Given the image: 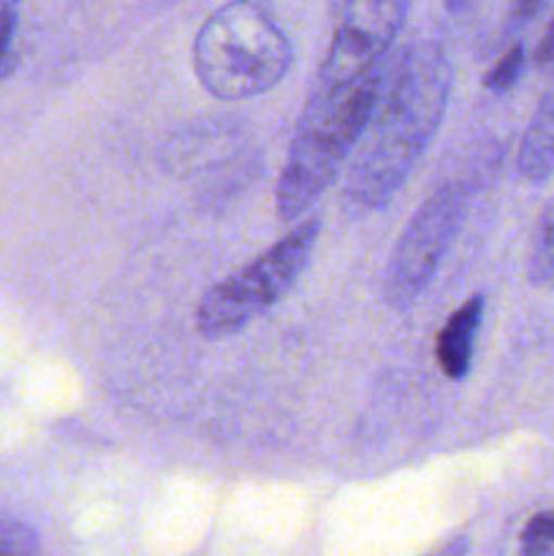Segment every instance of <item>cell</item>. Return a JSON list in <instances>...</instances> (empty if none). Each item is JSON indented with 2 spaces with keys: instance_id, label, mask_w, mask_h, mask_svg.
<instances>
[{
  "instance_id": "obj_5",
  "label": "cell",
  "mask_w": 554,
  "mask_h": 556,
  "mask_svg": "<svg viewBox=\"0 0 554 556\" xmlns=\"http://www.w3.org/2000/svg\"><path fill=\"white\" fill-rule=\"evenodd\" d=\"M467 195L462 182H443L411 217L383 271V302L391 309H411L435 280L465 220Z\"/></svg>"
},
{
  "instance_id": "obj_3",
  "label": "cell",
  "mask_w": 554,
  "mask_h": 556,
  "mask_svg": "<svg viewBox=\"0 0 554 556\" xmlns=\"http://www.w3.org/2000/svg\"><path fill=\"white\" fill-rule=\"evenodd\" d=\"M291 63L293 43L266 0H228L196 33V79L217 101L269 92L286 79Z\"/></svg>"
},
{
  "instance_id": "obj_10",
  "label": "cell",
  "mask_w": 554,
  "mask_h": 556,
  "mask_svg": "<svg viewBox=\"0 0 554 556\" xmlns=\"http://www.w3.org/2000/svg\"><path fill=\"white\" fill-rule=\"evenodd\" d=\"M521 556H554V508L532 516L519 535Z\"/></svg>"
},
{
  "instance_id": "obj_11",
  "label": "cell",
  "mask_w": 554,
  "mask_h": 556,
  "mask_svg": "<svg viewBox=\"0 0 554 556\" xmlns=\"http://www.w3.org/2000/svg\"><path fill=\"white\" fill-rule=\"evenodd\" d=\"M525 65H527L525 47H521V43H514V47L505 49V52L500 54L498 63L487 71V76H483V87H487L489 92H508L511 87L521 79Z\"/></svg>"
},
{
  "instance_id": "obj_13",
  "label": "cell",
  "mask_w": 554,
  "mask_h": 556,
  "mask_svg": "<svg viewBox=\"0 0 554 556\" xmlns=\"http://www.w3.org/2000/svg\"><path fill=\"white\" fill-rule=\"evenodd\" d=\"M22 0H0V74L5 68V60H9L11 41H14L16 30V9H20Z\"/></svg>"
},
{
  "instance_id": "obj_9",
  "label": "cell",
  "mask_w": 554,
  "mask_h": 556,
  "mask_svg": "<svg viewBox=\"0 0 554 556\" xmlns=\"http://www.w3.org/2000/svg\"><path fill=\"white\" fill-rule=\"evenodd\" d=\"M527 280L536 288H554V199L543 210L532 233L530 255H527Z\"/></svg>"
},
{
  "instance_id": "obj_16",
  "label": "cell",
  "mask_w": 554,
  "mask_h": 556,
  "mask_svg": "<svg viewBox=\"0 0 554 556\" xmlns=\"http://www.w3.org/2000/svg\"><path fill=\"white\" fill-rule=\"evenodd\" d=\"M476 3L478 0H443L445 11H451V14H465V11H470Z\"/></svg>"
},
{
  "instance_id": "obj_7",
  "label": "cell",
  "mask_w": 554,
  "mask_h": 556,
  "mask_svg": "<svg viewBox=\"0 0 554 556\" xmlns=\"http://www.w3.org/2000/svg\"><path fill=\"white\" fill-rule=\"evenodd\" d=\"M483 313H487V299L483 293L467 296L449 320L443 329L438 331L435 340V358H438L440 372L449 380H465L470 375L473 356H476V342L478 331H481Z\"/></svg>"
},
{
  "instance_id": "obj_8",
  "label": "cell",
  "mask_w": 554,
  "mask_h": 556,
  "mask_svg": "<svg viewBox=\"0 0 554 556\" xmlns=\"http://www.w3.org/2000/svg\"><path fill=\"white\" fill-rule=\"evenodd\" d=\"M516 166L525 182L543 185L554 177V92H546L521 136Z\"/></svg>"
},
{
  "instance_id": "obj_1",
  "label": "cell",
  "mask_w": 554,
  "mask_h": 556,
  "mask_svg": "<svg viewBox=\"0 0 554 556\" xmlns=\"http://www.w3.org/2000/svg\"><path fill=\"white\" fill-rule=\"evenodd\" d=\"M451 79L449 54L438 41H416L389 65L342 185L351 210L373 212L394 199L443 123Z\"/></svg>"
},
{
  "instance_id": "obj_15",
  "label": "cell",
  "mask_w": 554,
  "mask_h": 556,
  "mask_svg": "<svg viewBox=\"0 0 554 556\" xmlns=\"http://www.w3.org/2000/svg\"><path fill=\"white\" fill-rule=\"evenodd\" d=\"M543 3L546 0H514L511 3V20H514V25H527L543 9Z\"/></svg>"
},
{
  "instance_id": "obj_12",
  "label": "cell",
  "mask_w": 554,
  "mask_h": 556,
  "mask_svg": "<svg viewBox=\"0 0 554 556\" xmlns=\"http://www.w3.org/2000/svg\"><path fill=\"white\" fill-rule=\"evenodd\" d=\"M41 543H38L36 530L30 525L11 516H0V556H38Z\"/></svg>"
},
{
  "instance_id": "obj_4",
  "label": "cell",
  "mask_w": 554,
  "mask_h": 556,
  "mask_svg": "<svg viewBox=\"0 0 554 556\" xmlns=\"http://www.w3.org/2000/svg\"><path fill=\"white\" fill-rule=\"evenodd\" d=\"M318 237L320 223L315 217L299 220L280 242L264 250L259 258L206 288V293L196 304L199 334L204 340H226L269 313L304 275Z\"/></svg>"
},
{
  "instance_id": "obj_14",
  "label": "cell",
  "mask_w": 554,
  "mask_h": 556,
  "mask_svg": "<svg viewBox=\"0 0 554 556\" xmlns=\"http://www.w3.org/2000/svg\"><path fill=\"white\" fill-rule=\"evenodd\" d=\"M536 65L541 71H546V74L554 76V22L546 27V33H543L541 43H538Z\"/></svg>"
},
{
  "instance_id": "obj_6",
  "label": "cell",
  "mask_w": 554,
  "mask_h": 556,
  "mask_svg": "<svg viewBox=\"0 0 554 556\" xmlns=\"http://www.w3.org/2000/svg\"><path fill=\"white\" fill-rule=\"evenodd\" d=\"M411 0H329L331 38L315 79L353 81L386 65Z\"/></svg>"
},
{
  "instance_id": "obj_2",
  "label": "cell",
  "mask_w": 554,
  "mask_h": 556,
  "mask_svg": "<svg viewBox=\"0 0 554 556\" xmlns=\"http://www.w3.org/2000/svg\"><path fill=\"white\" fill-rule=\"evenodd\" d=\"M386 74L389 65L353 81L313 79L277 179L275 206L282 220L299 223L340 177L373 117Z\"/></svg>"
}]
</instances>
